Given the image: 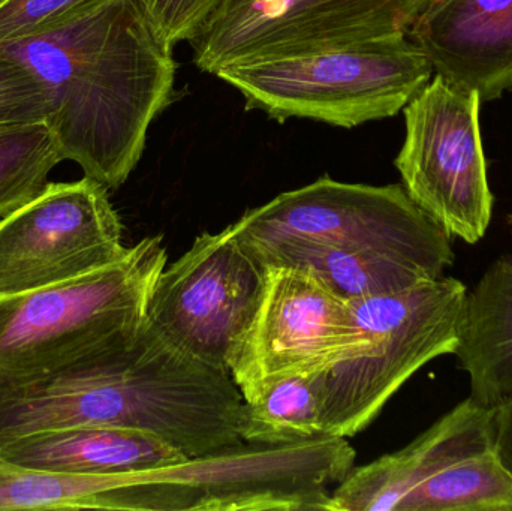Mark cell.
Here are the masks:
<instances>
[{"instance_id":"12","label":"cell","mask_w":512,"mask_h":511,"mask_svg":"<svg viewBox=\"0 0 512 511\" xmlns=\"http://www.w3.org/2000/svg\"><path fill=\"white\" fill-rule=\"evenodd\" d=\"M358 342L349 300L309 270L265 266L261 297L228 371L246 396L271 381L327 371Z\"/></svg>"},{"instance_id":"24","label":"cell","mask_w":512,"mask_h":511,"mask_svg":"<svg viewBox=\"0 0 512 511\" xmlns=\"http://www.w3.org/2000/svg\"><path fill=\"white\" fill-rule=\"evenodd\" d=\"M493 426H495L493 449H495L499 461L504 464L512 476V396L504 404L495 408Z\"/></svg>"},{"instance_id":"23","label":"cell","mask_w":512,"mask_h":511,"mask_svg":"<svg viewBox=\"0 0 512 511\" xmlns=\"http://www.w3.org/2000/svg\"><path fill=\"white\" fill-rule=\"evenodd\" d=\"M227 0H138L171 45L191 41Z\"/></svg>"},{"instance_id":"25","label":"cell","mask_w":512,"mask_h":511,"mask_svg":"<svg viewBox=\"0 0 512 511\" xmlns=\"http://www.w3.org/2000/svg\"><path fill=\"white\" fill-rule=\"evenodd\" d=\"M508 224H510L512 228V213L510 216H508Z\"/></svg>"},{"instance_id":"1","label":"cell","mask_w":512,"mask_h":511,"mask_svg":"<svg viewBox=\"0 0 512 511\" xmlns=\"http://www.w3.org/2000/svg\"><path fill=\"white\" fill-rule=\"evenodd\" d=\"M0 51L47 89V122L63 161L108 189L120 188L176 83L173 45L138 0H110L57 29L0 44Z\"/></svg>"},{"instance_id":"4","label":"cell","mask_w":512,"mask_h":511,"mask_svg":"<svg viewBox=\"0 0 512 511\" xmlns=\"http://www.w3.org/2000/svg\"><path fill=\"white\" fill-rule=\"evenodd\" d=\"M433 66L408 33L231 63L216 77L246 110L279 123L297 117L340 128L388 119L432 80Z\"/></svg>"},{"instance_id":"14","label":"cell","mask_w":512,"mask_h":511,"mask_svg":"<svg viewBox=\"0 0 512 511\" xmlns=\"http://www.w3.org/2000/svg\"><path fill=\"white\" fill-rule=\"evenodd\" d=\"M408 36L435 74L481 102L512 92V0H432Z\"/></svg>"},{"instance_id":"8","label":"cell","mask_w":512,"mask_h":511,"mask_svg":"<svg viewBox=\"0 0 512 511\" xmlns=\"http://www.w3.org/2000/svg\"><path fill=\"white\" fill-rule=\"evenodd\" d=\"M480 107L477 92L436 74L403 108L405 141L394 161L411 200L469 245L486 236L493 216Z\"/></svg>"},{"instance_id":"20","label":"cell","mask_w":512,"mask_h":511,"mask_svg":"<svg viewBox=\"0 0 512 511\" xmlns=\"http://www.w3.org/2000/svg\"><path fill=\"white\" fill-rule=\"evenodd\" d=\"M62 161L47 120L0 126V219L35 198Z\"/></svg>"},{"instance_id":"2","label":"cell","mask_w":512,"mask_h":511,"mask_svg":"<svg viewBox=\"0 0 512 511\" xmlns=\"http://www.w3.org/2000/svg\"><path fill=\"white\" fill-rule=\"evenodd\" d=\"M243 395L230 372L162 338L137 336L71 368L0 386V443L35 432L108 426L147 432L188 458L242 443Z\"/></svg>"},{"instance_id":"11","label":"cell","mask_w":512,"mask_h":511,"mask_svg":"<svg viewBox=\"0 0 512 511\" xmlns=\"http://www.w3.org/2000/svg\"><path fill=\"white\" fill-rule=\"evenodd\" d=\"M108 191L86 176L47 183L0 219V297L60 284L120 260L128 248Z\"/></svg>"},{"instance_id":"15","label":"cell","mask_w":512,"mask_h":511,"mask_svg":"<svg viewBox=\"0 0 512 511\" xmlns=\"http://www.w3.org/2000/svg\"><path fill=\"white\" fill-rule=\"evenodd\" d=\"M0 456L23 467L92 476L153 470L188 459L156 435L108 426L53 429L2 441Z\"/></svg>"},{"instance_id":"9","label":"cell","mask_w":512,"mask_h":511,"mask_svg":"<svg viewBox=\"0 0 512 511\" xmlns=\"http://www.w3.org/2000/svg\"><path fill=\"white\" fill-rule=\"evenodd\" d=\"M264 282L265 266L236 225L200 234L159 275L147 306V323L198 362L228 371Z\"/></svg>"},{"instance_id":"17","label":"cell","mask_w":512,"mask_h":511,"mask_svg":"<svg viewBox=\"0 0 512 511\" xmlns=\"http://www.w3.org/2000/svg\"><path fill=\"white\" fill-rule=\"evenodd\" d=\"M245 242L264 266L309 270L345 300L381 296L438 279L417 264L376 252L330 248L292 239Z\"/></svg>"},{"instance_id":"22","label":"cell","mask_w":512,"mask_h":511,"mask_svg":"<svg viewBox=\"0 0 512 511\" xmlns=\"http://www.w3.org/2000/svg\"><path fill=\"white\" fill-rule=\"evenodd\" d=\"M50 114L44 84L23 62L0 51V126L42 122Z\"/></svg>"},{"instance_id":"10","label":"cell","mask_w":512,"mask_h":511,"mask_svg":"<svg viewBox=\"0 0 512 511\" xmlns=\"http://www.w3.org/2000/svg\"><path fill=\"white\" fill-rule=\"evenodd\" d=\"M432 0H227L189 41L192 62L231 63L408 33Z\"/></svg>"},{"instance_id":"19","label":"cell","mask_w":512,"mask_h":511,"mask_svg":"<svg viewBox=\"0 0 512 511\" xmlns=\"http://www.w3.org/2000/svg\"><path fill=\"white\" fill-rule=\"evenodd\" d=\"M402 511H512V476L495 449L486 450L442 468Z\"/></svg>"},{"instance_id":"7","label":"cell","mask_w":512,"mask_h":511,"mask_svg":"<svg viewBox=\"0 0 512 511\" xmlns=\"http://www.w3.org/2000/svg\"><path fill=\"white\" fill-rule=\"evenodd\" d=\"M234 225L249 242L292 239L376 252L417 264L435 278L456 260L450 234L411 200L403 185L322 176L248 210Z\"/></svg>"},{"instance_id":"13","label":"cell","mask_w":512,"mask_h":511,"mask_svg":"<svg viewBox=\"0 0 512 511\" xmlns=\"http://www.w3.org/2000/svg\"><path fill=\"white\" fill-rule=\"evenodd\" d=\"M493 408L469 396L399 452L354 467L331 492L330 511H402L442 468L493 449Z\"/></svg>"},{"instance_id":"6","label":"cell","mask_w":512,"mask_h":511,"mask_svg":"<svg viewBox=\"0 0 512 511\" xmlns=\"http://www.w3.org/2000/svg\"><path fill=\"white\" fill-rule=\"evenodd\" d=\"M346 438L242 443L153 470L126 474V510L330 511L331 492L355 467Z\"/></svg>"},{"instance_id":"21","label":"cell","mask_w":512,"mask_h":511,"mask_svg":"<svg viewBox=\"0 0 512 511\" xmlns=\"http://www.w3.org/2000/svg\"><path fill=\"white\" fill-rule=\"evenodd\" d=\"M110 0H0V44L57 29Z\"/></svg>"},{"instance_id":"16","label":"cell","mask_w":512,"mask_h":511,"mask_svg":"<svg viewBox=\"0 0 512 511\" xmlns=\"http://www.w3.org/2000/svg\"><path fill=\"white\" fill-rule=\"evenodd\" d=\"M454 356L471 380V398L498 408L512 396V257L496 260L468 291Z\"/></svg>"},{"instance_id":"3","label":"cell","mask_w":512,"mask_h":511,"mask_svg":"<svg viewBox=\"0 0 512 511\" xmlns=\"http://www.w3.org/2000/svg\"><path fill=\"white\" fill-rule=\"evenodd\" d=\"M168 254L146 237L86 275L0 297V386L71 368L138 335Z\"/></svg>"},{"instance_id":"5","label":"cell","mask_w":512,"mask_h":511,"mask_svg":"<svg viewBox=\"0 0 512 511\" xmlns=\"http://www.w3.org/2000/svg\"><path fill=\"white\" fill-rule=\"evenodd\" d=\"M468 291L460 279L444 275L394 293L349 300L360 342L324 372L322 435L360 434L412 375L456 353Z\"/></svg>"},{"instance_id":"18","label":"cell","mask_w":512,"mask_h":511,"mask_svg":"<svg viewBox=\"0 0 512 511\" xmlns=\"http://www.w3.org/2000/svg\"><path fill=\"white\" fill-rule=\"evenodd\" d=\"M324 372L271 381L243 396L242 440L280 446L322 435Z\"/></svg>"}]
</instances>
